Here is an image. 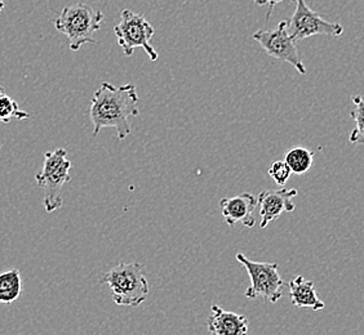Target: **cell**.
<instances>
[{"instance_id":"obj_1","label":"cell","mask_w":364,"mask_h":335,"mask_svg":"<svg viewBox=\"0 0 364 335\" xmlns=\"http://www.w3.org/2000/svg\"><path fill=\"white\" fill-rule=\"evenodd\" d=\"M139 93L134 84L115 87L102 83L92 97L90 119L93 124V136L104 128H114L118 140H126L132 132L129 119L140 115Z\"/></svg>"},{"instance_id":"obj_2","label":"cell","mask_w":364,"mask_h":335,"mask_svg":"<svg viewBox=\"0 0 364 335\" xmlns=\"http://www.w3.org/2000/svg\"><path fill=\"white\" fill-rule=\"evenodd\" d=\"M104 13L85 3L68 6L55 20V28L66 35L69 48L77 52L85 44H97L95 34L101 28Z\"/></svg>"},{"instance_id":"obj_3","label":"cell","mask_w":364,"mask_h":335,"mask_svg":"<svg viewBox=\"0 0 364 335\" xmlns=\"http://www.w3.org/2000/svg\"><path fill=\"white\" fill-rule=\"evenodd\" d=\"M102 280L110 287L112 300L118 306L137 307L147 300L150 292L144 265L139 262L115 265Z\"/></svg>"},{"instance_id":"obj_4","label":"cell","mask_w":364,"mask_h":335,"mask_svg":"<svg viewBox=\"0 0 364 335\" xmlns=\"http://www.w3.org/2000/svg\"><path fill=\"white\" fill-rule=\"evenodd\" d=\"M70 169L71 163L68 160L65 148H57L44 155L42 170L36 175V181L44 190L43 204L47 213L63 208V189L70 182Z\"/></svg>"},{"instance_id":"obj_5","label":"cell","mask_w":364,"mask_h":335,"mask_svg":"<svg viewBox=\"0 0 364 335\" xmlns=\"http://www.w3.org/2000/svg\"><path fill=\"white\" fill-rule=\"evenodd\" d=\"M117 42L124 56L131 57L134 49L142 48L151 61L158 60V52L150 44L154 36V28L147 21L144 14L134 13L131 9H123L120 22L114 28Z\"/></svg>"},{"instance_id":"obj_6","label":"cell","mask_w":364,"mask_h":335,"mask_svg":"<svg viewBox=\"0 0 364 335\" xmlns=\"http://www.w3.org/2000/svg\"><path fill=\"white\" fill-rule=\"evenodd\" d=\"M235 258L245 267L251 279V285L245 290L247 300L262 298L269 303H277L283 297L284 282L278 273L277 263L255 262L242 253H238Z\"/></svg>"},{"instance_id":"obj_7","label":"cell","mask_w":364,"mask_h":335,"mask_svg":"<svg viewBox=\"0 0 364 335\" xmlns=\"http://www.w3.org/2000/svg\"><path fill=\"white\" fill-rule=\"evenodd\" d=\"M294 1L296 8L291 20L288 21V31L294 38V42H300L311 36L338 38L343 35V28L341 23L326 21L311 8H309L305 0Z\"/></svg>"},{"instance_id":"obj_8","label":"cell","mask_w":364,"mask_h":335,"mask_svg":"<svg viewBox=\"0 0 364 335\" xmlns=\"http://www.w3.org/2000/svg\"><path fill=\"white\" fill-rule=\"evenodd\" d=\"M252 38L259 43L269 56L291 63L301 75L306 74L299 49L296 47L297 42H294L288 31V21L279 22L278 28L274 30H259L253 33Z\"/></svg>"},{"instance_id":"obj_9","label":"cell","mask_w":364,"mask_h":335,"mask_svg":"<svg viewBox=\"0 0 364 335\" xmlns=\"http://www.w3.org/2000/svg\"><path fill=\"white\" fill-rule=\"evenodd\" d=\"M296 189L267 190L257 197L261 216V229H265L270 222L278 219L283 213L294 212L296 205L294 199L297 196Z\"/></svg>"},{"instance_id":"obj_10","label":"cell","mask_w":364,"mask_h":335,"mask_svg":"<svg viewBox=\"0 0 364 335\" xmlns=\"http://www.w3.org/2000/svg\"><path fill=\"white\" fill-rule=\"evenodd\" d=\"M257 205V197H255L250 192L234 197H225L220 202L223 216L230 227H234L237 224H242L248 229L255 227L256 219L253 216V212Z\"/></svg>"},{"instance_id":"obj_11","label":"cell","mask_w":364,"mask_h":335,"mask_svg":"<svg viewBox=\"0 0 364 335\" xmlns=\"http://www.w3.org/2000/svg\"><path fill=\"white\" fill-rule=\"evenodd\" d=\"M208 331L215 335H245L248 333V319L243 314L226 311L218 304H212Z\"/></svg>"},{"instance_id":"obj_12","label":"cell","mask_w":364,"mask_h":335,"mask_svg":"<svg viewBox=\"0 0 364 335\" xmlns=\"http://www.w3.org/2000/svg\"><path fill=\"white\" fill-rule=\"evenodd\" d=\"M288 287L292 304L296 307L311 308L314 311L324 308V302L316 295L314 282L311 280H306L304 276H296L289 281Z\"/></svg>"},{"instance_id":"obj_13","label":"cell","mask_w":364,"mask_h":335,"mask_svg":"<svg viewBox=\"0 0 364 335\" xmlns=\"http://www.w3.org/2000/svg\"><path fill=\"white\" fill-rule=\"evenodd\" d=\"M22 292L21 273L12 268L0 273V303L12 304L20 298Z\"/></svg>"},{"instance_id":"obj_14","label":"cell","mask_w":364,"mask_h":335,"mask_svg":"<svg viewBox=\"0 0 364 335\" xmlns=\"http://www.w3.org/2000/svg\"><path fill=\"white\" fill-rule=\"evenodd\" d=\"M284 161L294 175H305L313 167L314 153L305 147H292L284 155Z\"/></svg>"},{"instance_id":"obj_15","label":"cell","mask_w":364,"mask_h":335,"mask_svg":"<svg viewBox=\"0 0 364 335\" xmlns=\"http://www.w3.org/2000/svg\"><path fill=\"white\" fill-rule=\"evenodd\" d=\"M30 118V114L22 111L14 98L9 97L4 88L0 85V123L8 124L12 119L25 120Z\"/></svg>"},{"instance_id":"obj_16","label":"cell","mask_w":364,"mask_h":335,"mask_svg":"<svg viewBox=\"0 0 364 335\" xmlns=\"http://www.w3.org/2000/svg\"><path fill=\"white\" fill-rule=\"evenodd\" d=\"M355 109L350 112L351 119L355 121V128L349 136L350 143L364 145V99L360 96L353 97Z\"/></svg>"},{"instance_id":"obj_17","label":"cell","mask_w":364,"mask_h":335,"mask_svg":"<svg viewBox=\"0 0 364 335\" xmlns=\"http://www.w3.org/2000/svg\"><path fill=\"white\" fill-rule=\"evenodd\" d=\"M267 172H269V175L273 178V181L278 183L279 186H284L292 175L291 168L288 167L287 163L284 160L275 161L272 164V167L269 168Z\"/></svg>"},{"instance_id":"obj_18","label":"cell","mask_w":364,"mask_h":335,"mask_svg":"<svg viewBox=\"0 0 364 335\" xmlns=\"http://www.w3.org/2000/svg\"><path fill=\"white\" fill-rule=\"evenodd\" d=\"M259 7H267V18L270 20L274 8L277 7L283 0H253Z\"/></svg>"},{"instance_id":"obj_19","label":"cell","mask_w":364,"mask_h":335,"mask_svg":"<svg viewBox=\"0 0 364 335\" xmlns=\"http://www.w3.org/2000/svg\"><path fill=\"white\" fill-rule=\"evenodd\" d=\"M4 9V0H0V12Z\"/></svg>"},{"instance_id":"obj_20","label":"cell","mask_w":364,"mask_h":335,"mask_svg":"<svg viewBox=\"0 0 364 335\" xmlns=\"http://www.w3.org/2000/svg\"><path fill=\"white\" fill-rule=\"evenodd\" d=\"M0 150H1V142H0Z\"/></svg>"}]
</instances>
